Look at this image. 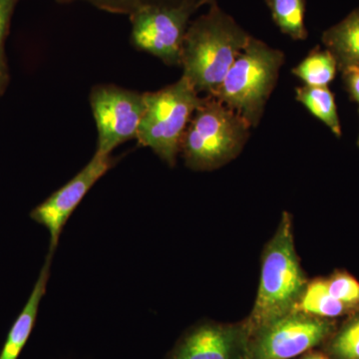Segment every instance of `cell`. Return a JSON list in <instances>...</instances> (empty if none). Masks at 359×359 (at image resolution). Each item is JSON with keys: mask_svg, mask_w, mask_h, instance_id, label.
I'll return each mask as SVG.
<instances>
[{"mask_svg": "<svg viewBox=\"0 0 359 359\" xmlns=\"http://www.w3.org/2000/svg\"><path fill=\"white\" fill-rule=\"evenodd\" d=\"M335 328V320L290 311L250 334L247 359L297 358L325 344Z\"/></svg>", "mask_w": 359, "mask_h": 359, "instance_id": "cell-6", "label": "cell"}, {"mask_svg": "<svg viewBox=\"0 0 359 359\" xmlns=\"http://www.w3.org/2000/svg\"><path fill=\"white\" fill-rule=\"evenodd\" d=\"M98 130L96 154L111 155L124 142L137 138L145 109L144 93L115 85H99L90 93Z\"/></svg>", "mask_w": 359, "mask_h": 359, "instance_id": "cell-8", "label": "cell"}, {"mask_svg": "<svg viewBox=\"0 0 359 359\" xmlns=\"http://www.w3.org/2000/svg\"><path fill=\"white\" fill-rule=\"evenodd\" d=\"M250 128L237 112L218 99L201 97L182 139L180 154L194 171L219 169L242 153Z\"/></svg>", "mask_w": 359, "mask_h": 359, "instance_id": "cell-3", "label": "cell"}, {"mask_svg": "<svg viewBox=\"0 0 359 359\" xmlns=\"http://www.w3.org/2000/svg\"><path fill=\"white\" fill-rule=\"evenodd\" d=\"M250 37L217 2L211 4L209 11L191 22L187 29L181 55L183 77L198 93L212 95Z\"/></svg>", "mask_w": 359, "mask_h": 359, "instance_id": "cell-1", "label": "cell"}, {"mask_svg": "<svg viewBox=\"0 0 359 359\" xmlns=\"http://www.w3.org/2000/svg\"><path fill=\"white\" fill-rule=\"evenodd\" d=\"M18 2V0H0V48L4 47L9 22Z\"/></svg>", "mask_w": 359, "mask_h": 359, "instance_id": "cell-20", "label": "cell"}, {"mask_svg": "<svg viewBox=\"0 0 359 359\" xmlns=\"http://www.w3.org/2000/svg\"><path fill=\"white\" fill-rule=\"evenodd\" d=\"M52 257L53 256L51 255L47 256L46 262L40 271V275L33 287L32 294H30L29 299L9 330L1 353H0V359H18L21 351L25 348L26 342L29 339L33 327H34L40 302L46 292L47 283H48L49 275H50Z\"/></svg>", "mask_w": 359, "mask_h": 359, "instance_id": "cell-11", "label": "cell"}, {"mask_svg": "<svg viewBox=\"0 0 359 359\" xmlns=\"http://www.w3.org/2000/svg\"><path fill=\"white\" fill-rule=\"evenodd\" d=\"M302 359H330L327 355L323 353H313L306 354Z\"/></svg>", "mask_w": 359, "mask_h": 359, "instance_id": "cell-23", "label": "cell"}, {"mask_svg": "<svg viewBox=\"0 0 359 359\" xmlns=\"http://www.w3.org/2000/svg\"><path fill=\"white\" fill-rule=\"evenodd\" d=\"M294 311L327 320H337L356 311L330 294L325 278H314L308 282Z\"/></svg>", "mask_w": 359, "mask_h": 359, "instance_id": "cell-13", "label": "cell"}, {"mask_svg": "<svg viewBox=\"0 0 359 359\" xmlns=\"http://www.w3.org/2000/svg\"><path fill=\"white\" fill-rule=\"evenodd\" d=\"M283 61L285 54L282 51L250 36L244 50L211 96L237 112L255 128L263 118Z\"/></svg>", "mask_w": 359, "mask_h": 359, "instance_id": "cell-4", "label": "cell"}, {"mask_svg": "<svg viewBox=\"0 0 359 359\" xmlns=\"http://www.w3.org/2000/svg\"><path fill=\"white\" fill-rule=\"evenodd\" d=\"M295 100L304 106L316 119L323 122L335 137H341V123L334 94L328 87L302 85L295 88Z\"/></svg>", "mask_w": 359, "mask_h": 359, "instance_id": "cell-14", "label": "cell"}, {"mask_svg": "<svg viewBox=\"0 0 359 359\" xmlns=\"http://www.w3.org/2000/svg\"><path fill=\"white\" fill-rule=\"evenodd\" d=\"M278 29L295 41L308 39L306 0H266Z\"/></svg>", "mask_w": 359, "mask_h": 359, "instance_id": "cell-16", "label": "cell"}, {"mask_svg": "<svg viewBox=\"0 0 359 359\" xmlns=\"http://www.w3.org/2000/svg\"><path fill=\"white\" fill-rule=\"evenodd\" d=\"M111 155H94L74 178L37 205L30 214L32 219L45 226L50 235L48 255L53 256L63 228L78 205L97 182L114 165Z\"/></svg>", "mask_w": 359, "mask_h": 359, "instance_id": "cell-9", "label": "cell"}, {"mask_svg": "<svg viewBox=\"0 0 359 359\" xmlns=\"http://www.w3.org/2000/svg\"><path fill=\"white\" fill-rule=\"evenodd\" d=\"M308 282L295 250L292 216L285 212L264 248L256 302L245 320L250 334L294 311Z\"/></svg>", "mask_w": 359, "mask_h": 359, "instance_id": "cell-2", "label": "cell"}, {"mask_svg": "<svg viewBox=\"0 0 359 359\" xmlns=\"http://www.w3.org/2000/svg\"><path fill=\"white\" fill-rule=\"evenodd\" d=\"M217 0H204V6L205 4H209V6H211L212 4H216Z\"/></svg>", "mask_w": 359, "mask_h": 359, "instance_id": "cell-24", "label": "cell"}, {"mask_svg": "<svg viewBox=\"0 0 359 359\" xmlns=\"http://www.w3.org/2000/svg\"><path fill=\"white\" fill-rule=\"evenodd\" d=\"M358 147L359 149V134H358Z\"/></svg>", "mask_w": 359, "mask_h": 359, "instance_id": "cell-25", "label": "cell"}, {"mask_svg": "<svg viewBox=\"0 0 359 359\" xmlns=\"http://www.w3.org/2000/svg\"><path fill=\"white\" fill-rule=\"evenodd\" d=\"M250 332L238 323H203L180 339L169 359H247Z\"/></svg>", "mask_w": 359, "mask_h": 359, "instance_id": "cell-10", "label": "cell"}, {"mask_svg": "<svg viewBox=\"0 0 359 359\" xmlns=\"http://www.w3.org/2000/svg\"><path fill=\"white\" fill-rule=\"evenodd\" d=\"M59 4H71L75 1H84L96 8L107 13L132 15L143 7L150 6H162V4H191L200 8L204 6V0H55Z\"/></svg>", "mask_w": 359, "mask_h": 359, "instance_id": "cell-18", "label": "cell"}, {"mask_svg": "<svg viewBox=\"0 0 359 359\" xmlns=\"http://www.w3.org/2000/svg\"><path fill=\"white\" fill-rule=\"evenodd\" d=\"M321 41L334 56L339 72L359 69V6L325 30Z\"/></svg>", "mask_w": 359, "mask_h": 359, "instance_id": "cell-12", "label": "cell"}, {"mask_svg": "<svg viewBox=\"0 0 359 359\" xmlns=\"http://www.w3.org/2000/svg\"><path fill=\"white\" fill-rule=\"evenodd\" d=\"M328 292L349 308L359 309V282L346 271H337L325 278Z\"/></svg>", "mask_w": 359, "mask_h": 359, "instance_id": "cell-19", "label": "cell"}, {"mask_svg": "<svg viewBox=\"0 0 359 359\" xmlns=\"http://www.w3.org/2000/svg\"><path fill=\"white\" fill-rule=\"evenodd\" d=\"M7 82H8V69H7L6 56L2 47L0 48V94L6 88Z\"/></svg>", "mask_w": 359, "mask_h": 359, "instance_id": "cell-22", "label": "cell"}, {"mask_svg": "<svg viewBox=\"0 0 359 359\" xmlns=\"http://www.w3.org/2000/svg\"><path fill=\"white\" fill-rule=\"evenodd\" d=\"M292 74L313 87H328L334 81L339 67L332 54L327 49L316 47L292 71Z\"/></svg>", "mask_w": 359, "mask_h": 359, "instance_id": "cell-15", "label": "cell"}, {"mask_svg": "<svg viewBox=\"0 0 359 359\" xmlns=\"http://www.w3.org/2000/svg\"><path fill=\"white\" fill-rule=\"evenodd\" d=\"M342 82L349 98L359 105V69H348L341 72Z\"/></svg>", "mask_w": 359, "mask_h": 359, "instance_id": "cell-21", "label": "cell"}, {"mask_svg": "<svg viewBox=\"0 0 359 359\" xmlns=\"http://www.w3.org/2000/svg\"><path fill=\"white\" fill-rule=\"evenodd\" d=\"M145 109L139 125V145L154 151L160 159L174 167L182 139L198 107L201 96L185 77L155 92L144 93Z\"/></svg>", "mask_w": 359, "mask_h": 359, "instance_id": "cell-5", "label": "cell"}, {"mask_svg": "<svg viewBox=\"0 0 359 359\" xmlns=\"http://www.w3.org/2000/svg\"><path fill=\"white\" fill-rule=\"evenodd\" d=\"M198 7L162 4L143 7L130 15L131 41L165 65L181 66L182 48L190 18Z\"/></svg>", "mask_w": 359, "mask_h": 359, "instance_id": "cell-7", "label": "cell"}, {"mask_svg": "<svg viewBox=\"0 0 359 359\" xmlns=\"http://www.w3.org/2000/svg\"><path fill=\"white\" fill-rule=\"evenodd\" d=\"M325 344L330 359H359V309L347 316Z\"/></svg>", "mask_w": 359, "mask_h": 359, "instance_id": "cell-17", "label": "cell"}]
</instances>
